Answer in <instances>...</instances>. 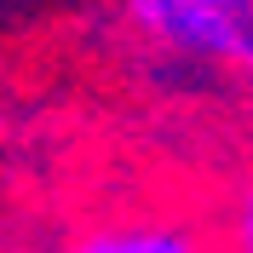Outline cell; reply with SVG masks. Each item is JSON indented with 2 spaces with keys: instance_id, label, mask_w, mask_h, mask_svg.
Returning <instances> with one entry per match:
<instances>
[{
  "instance_id": "1",
  "label": "cell",
  "mask_w": 253,
  "mask_h": 253,
  "mask_svg": "<svg viewBox=\"0 0 253 253\" xmlns=\"http://www.w3.org/2000/svg\"><path fill=\"white\" fill-rule=\"evenodd\" d=\"M126 23L161 52L230 63L253 81V0H126Z\"/></svg>"
},
{
  "instance_id": "2",
  "label": "cell",
  "mask_w": 253,
  "mask_h": 253,
  "mask_svg": "<svg viewBox=\"0 0 253 253\" xmlns=\"http://www.w3.org/2000/svg\"><path fill=\"white\" fill-rule=\"evenodd\" d=\"M69 253H219L213 248V230L196 219H178V213H115V219L86 224Z\"/></svg>"
},
{
  "instance_id": "3",
  "label": "cell",
  "mask_w": 253,
  "mask_h": 253,
  "mask_svg": "<svg viewBox=\"0 0 253 253\" xmlns=\"http://www.w3.org/2000/svg\"><path fill=\"white\" fill-rule=\"evenodd\" d=\"M213 248L219 253H253V167L236 178L219 224H213Z\"/></svg>"
},
{
  "instance_id": "4",
  "label": "cell",
  "mask_w": 253,
  "mask_h": 253,
  "mask_svg": "<svg viewBox=\"0 0 253 253\" xmlns=\"http://www.w3.org/2000/svg\"><path fill=\"white\" fill-rule=\"evenodd\" d=\"M6 253H46V248H6Z\"/></svg>"
}]
</instances>
